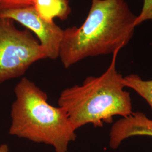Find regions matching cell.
<instances>
[{"label": "cell", "instance_id": "5", "mask_svg": "<svg viewBox=\"0 0 152 152\" xmlns=\"http://www.w3.org/2000/svg\"><path fill=\"white\" fill-rule=\"evenodd\" d=\"M0 18L18 22L32 31L38 38L47 58L55 60L59 58L64 30L54 22L49 23L45 20L33 6L0 9Z\"/></svg>", "mask_w": 152, "mask_h": 152}, {"label": "cell", "instance_id": "7", "mask_svg": "<svg viewBox=\"0 0 152 152\" xmlns=\"http://www.w3.org/2000/svg\"><path fill=\"white\" fill-rule=\"evenodd\" d=\"M33 6L45 20L52 23L58 18L65 20L71 14L68 0H33Z\"/></svg>", "mask_w": 152, "mask_h": 152}, {"label": "cell", "instance_id": "1", "mask_svg": "<svg viewBox=\"0 0 152 152\" xmlns=\"http://www.w3.org/2000/svg\"><path fill=\"white\" fill-rule=\"evenodd\" d=\"M136 16L125 0H92L81 26L64 30L59 57L64 68L125 48L134 36Z\"/></svg>", "mask_w": 152, "mask_h": 152}, {"label": "cell", "instance_id": "2", "mask_svg": "<svg viewBox=\"0 0 152 152\" xmlns=\"http://www.w3.org/2000/svg\"><path fill=\"white\" fill-rule=\"evenodd\" d=\"M120 51L112 54L111 63L102 75L87 77L81 85L61 92L58 105L76 130L87 124L102 127L104 124H112L115 115L125 118L134 112L130 94L124 89V77L116 68Z\"/></svg>", "mask_w": 152, "mask_h": 152}, {"label": "cell", "instance_id": "10", "mask_svg": "<svg viewBox=\"0 0 152 152\" xmlns=\"http://www.w3.org/2000/svg\"><path fill=\"white\" fill-rule=\"evenodd\" d=\"M33 0H0V9L33 5Z\"/></svg>", "mask_w": 152, "mask_h": 152}, {"label": "cell", "instance_id": "11", "mask_svg": "<svg viewBox=\"0 0 152 152\" xmlns=\"http://www.w3.org/2000/svg\"><path fill=\"white\" fill-rule=\"evenodd\" d=\"M0 152H9V147L6 144L0 145Z\"/></svg>", "mask_w": 152, "mask_h": 152}, {"label": "cell", "instance_id": "9", "mask_svg": "<svg viewBox=\"0 0 152 152\" xmlns=\"http://www.w3.org/2000/svg\"><path fill=\"white\" fill-rule=\"evenodd\" d=\"M147 20L152 21V0H143V5L141 12L136 16V27Z\"/></svg>", "mask_w": 152, "mask_h": 152}, {"label": "cell", "instance_id": "3", "mask_svg": "<svg viewBox=\"0 0 152 152\" xmlns=\"http://www.w3.org/2000/svg\"><path fill=\"white\" fill-rule=\"evenodd\" d=\"M14 93L9 134L51 145L55 152H68L77 135L65 110L49 103L47 94L27 78L16 84Z\"/></svg>", "mask_w": 152, "mask_h": 152}, {"label": "cell", "instance_id": "6", "mask_svg": "<svg viewBox=\"0 0 152 152\" xmlns=\"http://www.w3.org/2000/svg\"><path fill=\"white\" fill-rule=\"evenodd\" d=\"M134 136L152 137V119L139 111L114 122L109 132V145L117 149L125 140Z\"/></svg>", "mask_w": 152, "mask_h": 152}, {"label": "cell", "instance_id": "4", "mask_svg": "<svg viewBox=\"0 0 152 152\" xmlns=\"http://www.w3.org/2000/svg\"><path fill=\"white\" fill-rule=\"evenodd\" d=\"M45 59L44 48L31 33L18 29L12 20L0 18V83L21 77Z\"/></svg>", "mask_w": 152, "mask_h": 152}, {"label": "cell", "instance_id": "8", "mask_svg": "<svg viewBox=\"0 0 152 152\" xmlns=\"http://www.w3.org/2000/svg\"><path fill=\"white\" fill-rule=\"evenodd\" d=\"M125 87L133 90L149 105L152 112V80H142L136 74H130L124 77Z\"/></svg>", "mask_w": 152, "mask_h": 152}]
</instances>
